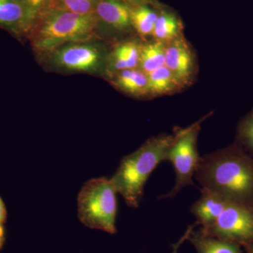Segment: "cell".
<instances>
[{"mask_svg":"<svg viewBox=\"0 0 253 253\" xmlns=\"http://www.w3.org/2000/svg\"><path fill=\"white\" fill-rule=\"evenodd\" d=\"M6 217V208H5L4 203L0 198V224L4 222Z\"/></svg>","mask_w":253,"mask_h":253,"instance_id":"cell-23","label":"cell"},{"mask_svg":"<svg viewBox=\"0 0 253 253\" xmlns=\"http://www.w3.org/2000/svg\"><path fill=\"white\" fill-rule=\"evenodd\" d=\"M165 66L172 73L180 86H185L191 82L194 73V56L184 38L179 36L166 43Z\"/></svg>","mask_w":253,"mask_h":253,"instance_id":"cell-9","label":"cell"},{"mask_svg":"<svg viewBox=\"0 0 253 253\" xmlns=\"http://www.w3.org/2000/svg\"><path fill=\"white\" fill-rule=\"evenodd\" d=\"M158 15L151 8L141 6L131 10V26H134L139 36H152Z\"/></svg>","mask_w":253,"mask_h":253,"instance_id":"cell-18","label":"cell"},{"mask_svg":"<svg viewBox=\"0 0 253 253\" xmlns=\"http://www.w3.org/2000/svg\"><path fill=\"white\" fill-rule=\"evenodd\" d=\"M180 23L174 15L163 13L158 15L152 36L155 41L166 43L180 36Z\"/></svg>","mask_w":253,"mask_h":253,"instance_id":"cell-17","label":"cell"},{"mask_svg":"<svg viewBox=\"0 0 253 253\" xmlns=\"http://www.w3.org/2000/svg\"><path fill=\"white\" fill-rule=\"evenodd\" d=\"M173 139L171 134H161L150 138L131 154L125 156L114 173L112 181L129 207L139 208L144 186L153 172L163 161Z\"/></svg>","mask_w":253,"mask_h":253,"instance_id":"cell-2","label":"cell"},{"mask_svg":"<svg viewBox=\"0 0 253 253\" xmlns=\"http://www.w3.org/2000/svg\"><path fill=\"white\" fill-rule=\"evenodd\" d=\"M147 76L149 94H166L180 86L172 73L165 66L149 73Z\"/></svg>","mask_w":253,"mask_h":253,"instance_id":"cell-16","label":"cell"},{"mask_svg":"<svg viewBox=\"0 0 253 253\" xmlns=\"http://www.w3.org/2000/svg\"><path fill=\"white\" fill-rule=\"evenodd\" d=\"M165 46L166 44L155 41L141 45L139 66L146 74L165 66Z\"/></svg>","mask_w":253,"mask_h":253,"instance_id":"cell-15","label":"cell"},{"mask_svg":"<svg viewBox=\"0 0 253 253\" xmlns=\"http://www.w3.org/2000/svg\"><path fill=\"white\" fill-rule=\"evenodd\" d=\"M99 0H51L50 7L58 8L76 14L95 15Z\"/></svg>","mask_w":253,"mask_h":253,"instance_id":"cell-20","label":"cell"},{"mask_svg":"<svg viewBox=\"0 0 253 253\" xmlns=\"http://www.w3.org/2000/svg\"><path fill=\"white\" fill-rule=\"evenodd\" d=\"M95 15L118 31H126L131 26V10L120 0H99Z\"/></svg>","mask_w":253,"mask_h":253,"instance_id":"cell-11","label":"cell"},{"mask_svg":"<svg viewBox=\"0 0 253 253\" xmlns=\"http://www.w3.org/2000/svg\"><path fill=\"white\" fill-rule=\"evenodd\" d=\"M26 1L32 11L38 16L43 11L50 7L51 0H26Z\"/></svg>","mask_w":253,"mask_h":253,"instance_id":"cell-21","label":"cell"},{"mask_svg":"<svg viewBox=\"0 0 253 253\" xmlns=\"http://www.w3.org/2000/svg\"><path fill=\"white\" fill-rule=\"evenodd\" d=\"M47 54L54 67L71 72H95L103 61L101 49L89 42L69 43Z\"/></svg>","mask_w":253,"mask_h":253,"instance_id":"cell-7","label":"cell"},{"mask_svg":"<svg viewBox=\"0 0 253 253\" xmlns=\"http://www.w3.org/2000/svg\"><path fill=\"white\" fill-rule=\"evenodd\" d=\"M4 229H3V226L1 225V224H0V249H1V246H2L3 243H4Z\"/></svg>","mask_w":253,"mask_h":253,"instance_id":"cell-25","label":"cell"},{"mask_svg":"<svg viewBox=\"0 0 253 253\" xmlns=\"http://www.w3.org/2000/svg\"><path fill=\"white\" fill-rule=\"evenodd\" d=\"M245 253H253V241L242 246Z\"/></svg>","mask_w":253,"mask_h":253,"instance_id":"cell-24","label":"cell"},{"mask_svg":"<svg viewBox=\"0 0 253 253\" xmlns=\"http://www.w3.org/2000/svg\"><path fill=\"white\" fill-rule=\"evenodd\" d=\"M116 194L112 181L105 176L86 181L78 196V217L82 224L89 229L116 234Z\"/></svg>","mask_w":253,"mask_h":253,"instance_id":"cell-4","label":"cell"},{"mask_svg":"<svg viewBox=\"0 0 253 253\" xmlns=\"http://www.w3.org/2000/svg\"><path fill=\"white\" fill-rule=\"evenodd\" d=\"M194 178L202 189L253 208V157L237 143L201 157Z\"/></svg>","mask_w":253,"mask_h":253,"instance_id":"cell-1","label":"cell"},{"mask_svg":"<svg viewBox=\"0 0 253 253\" xmlns=\"http://www.w3.org/2000/svg\"><path fill=\"white\" fill-rule=\"evenodd\" d=\"M141 45L135 42H126L115 48L111 57V68L121 71L139 66Z\"/></svg>","mask_w":253,"mask_h":253,"instance_id":"cell-14","label":"cell"},{"mask_svg":"<svg viewBox=\"0 0 253 253\" xmlns=\"http://www.w3.org/2000/svg\"><path fill=\"white\" fill-rule=\"evenodd\" d=\"M113 84L127 94L141 96L148 93V76L140 69H126L118 71Z\"/></svg>","mask_w":253,"mask_h":253,"instance_id":"cell-13","label":"cell"},{"mask_svg":"<svg viewBox=\"0 0 253 253\" xmlns=\"http://www.w3.org/2000/svg\"><path fill=\"white\" fill-rule=\"evenodd\" d=\"M37 18L26 0H0V28L18 39L28 38Z\"/></svg>","mask_w":253,"mask_h":253,"instance_id":"cell-8","label":"cell"},{"mask_svg":"<svg viewBox=\"0 0 253 253\" xmlns=\"http://www.w3.org/2000/svg\"><path fill=\"white\" fill-rule=\"evenodd\" d=\"M201 197L191 206V212L196 217V224L206 229L217 220L229 201L211 190L201 188Z\"/></svg>","mask_w":253,"mask_h":253,"instance_id":"cell-10","label":"cell"},{"mask_svg":"<svg viewBox=\"0 0 253 253\" xmlns=\"http://www.w3.org/2000/svg\"><path fill=\"white\" fill-rule=\"evenodd\" d=\"M204 118L185 129H176L173 134L166 161L172 165L175 172V184L169 192L163 195L160 199L175 197L184 188L194 186L195 174L201 160L198 150V137Z\"/></svg>","mask_w":253,"mask_h":253,"instance_id":"cell-5","label":"cell"},{"mask_svg":"<svg viewBox=\"0 0 253 253\" xmlns=\"http://www.w3.org/2000/svg\"><path fill=\"white\" fill-rule=\"evenodd\" d=\"M201 230L244 246L253 241V208L229 201L214 224Z\"/></svg>","mask_w":253,"mask_h":253,"instance_id":"cell-6","label":"cell"},{"mask_svg":"<svg viewBox=\"0 0 253 253\" xmlns=\"http://www.w3.org/2000/svg\"><path fill=\"white\" fill-rule=\"evenodd\" d=\"M187 241L196 253H245L242 246L237 243L207 235L201 229H193Z\"/></svg>","mask_w":253,"mask_h":253,"instance_id":"cell-12","label":"cell"},{"mask_svg":"<svg viewBox=\"0 0 253 253\" xmlns=\"http://www.w3.org/2000/svg\"><path fill=\"white\" fill-rule=\"evenodd\" d=\"M194 225L188 226L185 232H184V234L181 236L180 239L178 240L176 243H174V244H173L172 246H171V247H172V251H171L170 253H179V250H180L181 246H182V245L187 241L190 233H191V231L194 229Z\"/></svg>","mask_w":253,"mask_h":253,"instance_id":"cell-22","label":"cell"},{"mask_svg":"<svg viewBox=\"0 0 253 253\" xmlns=\"http://www.w3.org/2000/svg\"><path fill=\"white\" fill-rule=\"evenodd\" d=\"M96 15H82L49 7L39 14L28 39L36 51L48 53L73 42H89L94 36Z\"/></svg>","mask_w":253,"mask_h":253,"instance_id":"cell-3","label":"cell"},{"mask_svg":"<svg viewBox=\"0 0 253 253\" xmlns=\"http://www.w3.org/2000/svg\"><path fill=\"white\" fill-rule=\"evenodd\" d=\"M236 143L253 157V108L238 125Z\"/></svg>","mask_w":253,"mask_h":253,"instance_id":"cell-19","label":"cell"}]
</instances>
